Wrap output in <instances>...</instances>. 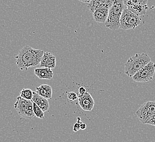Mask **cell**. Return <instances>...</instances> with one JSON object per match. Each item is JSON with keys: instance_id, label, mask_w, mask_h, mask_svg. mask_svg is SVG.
Instances as JSON below:
<instances>
[{"instance_id": "6da1fadb", "label": "cell", "mask_w": 155, "mask_h": 142, "mask_svg": "<svg viewBox=\"0 0 155 142\" xmlns=\"http://www.w3.org/2000/svg\"><path fill=\"white\" fill-rule=\"evenodd\" d=\"M44 53V51L41 49L25 46L15 57L17 67L21 71H28L29 68L38 66L40 63Z\"/></svg>"}, {"instance_id": "7a4b0ae2", "label": "cell", "mask_w": 155, "mask_h": 142, "mask_svg": "<svg viewBox=\"0 0 155 142\" xmlns=\"http://www.w3.org/2000/svg\"><path fill=\"white\" fill-rule=\"evenodd\" d=\"M150 61L151 58L147 54H136L130 57L125 63L124 73L129 77H132Z\"/></svg>"}, {"instance_id": "3957f363", "label": "cell", "mask_w": 155, "mask_h": 142, "mask_svg": "<svg viewBox=\"0 0 155 142\" xmlns=\"http://www.w3.org/2000/svg\"><path fill=\"white\" fill-rule=\"evenodd\" d=\"M123 0H114L113 4L109 9L105 26L110 30L115 31L120 28V19L124 9Z\"/></svg>"}, {"instance_id": "277c9868", "label": "cell", "mask_w": 155, "mask_h": 142, "mask_svg": "<svg viewBox=\"0 0 155 142\" xmlns=\"http://www.w3.org/2000/svg\"><path fill=\"white\" fill-rule=\"evenodd\" d=\"M141 21L139 16L127 8H124L120 19V28L123 30L134 29Z\"/></svg>"}, {"instance_id": "5b68a950", "label": "cell", "mask_w": 155, "mask_h": 142, "mask_svg": "<svg viewBox=\"0 0 155 142\" xmlns=\"http://www.w3.org/2000/svg\"><path fill=\"white\" fill-rule=\"evenodd\" d=\"M14 107L18 114L24 118L30 120L35 116L33 111V102L31 100H26L19 96L17 98Z\"/></svg>"}, {"instance_id": "8992f818", "label": "cell", "mask_w": 155, "mask_h": 142, "mask_svg": "<svg viewBox=\"0 0 155 142\" xmlns=\"http://www.w3.org/2000/svg\"><path fill=\"white\" fill-rule=\"evenodd\" d=\"M155 73V63L150 61L132 77L133 79L138 83H146L153 79Z\"/></svg>"}, {"instance_id": "52a82bcc", "label": "cell", "mask_w": 155, "mask_h": 142, "mask_svg": "<svg viewBox=\"0 0 155 142\" xmlns=\"http://www.w3.org/2000/svg\"><path fill=\"white\" fill-rule=\"evenodd\" d=\"M136 114L141 123L147 124L155 115V101H147L144 103L137 111Z\"/></svg>"}, {"instance_id": "ba28073f", "label": "cell", "mask_w": 155, "mask_h": 142, "mask_svg": "<svg viewBox=\"0 0 155 142\" xmlns=\"http://www.w3.org/2000/svg\"><path fill=\"white\" fill-rule=\"evenodd\" d=\"M149 0H123V3L127 9L138 16L145 15L148 9Z\"/></svg>"}, {"instance_id": "9c48e42d", "label": "cell", "mask_w": 155, "mask_h": 142, "mask_svg": "<svg viewBox=\"0 0 155 142\" xmlns=\"http://www.w3.org/2000/svg\"><path fill=\"white\" fill-rule=\"evenodd\" d=\"M78 102L82 110L90 112L95 106V101L89 92H87L84 95H78Z\"/></svg>"}, {"instance_id": "30bf717a", "label": "cell", "mask_w": 155, "mask_h": 142, "mask_svg": "<svg viewBox=\"0 0 155 142\" xmlns=\"http://www.w3.org/2000/svg\"><path fill=\"white\" fill-rule=\"evenodd\" d=\"M56 65V57L49 52H44L40 63V67L53 69Z\"/></svg>"}, {"instance_id": "8fae6325", "label": "cell", "mask_w": 155, "mask_h": 142, "mask_svg": "<svg viewBox=\"0 0 155 142\" xmlns=\"http://www.w3.org/2000/svg\"><path fill=\"white\" fill-rule=\"evenodd\" d=\"M109 8L105 7H100L96 9L93 13V18L97 23H104L107 20L108 15Z\"/></svg>"}, {"instance_id": "7c38bea8", "label": "cell", "mask_w": 155, "mask_h": 142, "mask_svg": "<svg viewBox=\"0 0 155 142\" xmlns=\"http://www.w3.org/2000/svg\"><path fill=\"white\" fill-rule=\"evenodd\" d=\"M31 101L35 103L44 112H46L48 110L50 104L48 99L38 95L36 92H33V96Z\"/></svg>"}, {"instance_id": "4fadbf2b", "label": "cell", "mask_w": 155, "mask_h": 142, "mask_svg": "<svg viewBox=\"0 0 155 142\" xmlns=\"http://www.w3.org/2000/svg\"><path fill=\"white\" fill-rule=\"evenodd\" d=\"M34 73L36 77L40 79L51 80L54 77V72L51 69L45 67L37 68L34 70Z\"/></svg>"}, {"instance_id": "5bb4252c", "label": "cell", "mask_w": 155, "mask_h": 142, "mask_svg": "<svg viewBox=\"0 0 155 142\" xmlns=\"http://www.w3.org/2000/svg\"><path fill=\"white\" fill-rule=\"evenodd\" d=\"M36 93L46 99H51L52 96V89L48 84H42L36 88Z\"/></svg>"}, {"instance_id": "9a60e30c", "label": "cell", "mask_w": 155, "mask_h": 142, "mask_svg": "<svg viewBox=\"0 0 155 142\" xmlns=\"http://www.w3.org/2000/svg\"><path fill=\"white\" fill-rule=\"evenodd\" d=\"M33 91L30 89H23L20 92V96L28 100H31L33 96Z\"/></svg>"}, {"instance_id": "2e32d148", "label": "cell", "mask_w": 155, "mask_h": 142, "mask_svg": "<svg viewBox=\"0 0 155 142\" xmlns=\"http://www.w3.org/2000/svg\"><path fill=\"white\" fill-rule=\"evenodd\" d=\"M33 111H34V113L35 116H36L37 118L40 119H42L44 118V112L34 102H33Z\"/></svg>"}, {"instance_id": "e0dca14e", "label": "cell", "mask_w": 155, "mask_h": 142, "mask_svg": "<svg viewBox=\"0 0 155 142\" xmlns=\"http://www.w3.org/2000/svg\"><path fill=\"white\" fill-rule=\"evenodd\" d=\"M67 97L70 101H75L78 99V95L74 92H69L67 95Z\"/></svg>"}, {"instance_id": "ac0fdd59", "label": "cell", "mask_w": 155, "mask_h": 142, "mask_svg": "<svg viewBox=\"0 0 155 142\" xmlns=\"http://www.w3.org/2000/svg\"><path fill=\"white\" fill-rule=\"evenodd\" d=\"M81 130V123L76 122L73 126V131L74 132H77L79 130Z\"/></svg>"}, {"instance_id": "d6986e66", "label": "cell", "mask_w": 155, "mask_h": 142, "mask_svg": "<svg viewBox=\"0 0 155 142\" xmlns=\"http://www.w3.org/2000/svg\"><path fill=\"white\" fill-rule=\"evenodd\" d=\"M86 93H87V90H86V89H85L84 87L81 86V87L79 88V95H84Z\"/></svg>"}, {"instance_id": "ffe728a7", "label": "cell", "mask_w": 155, "mask_h": 142, "mask_svg": "<svg viewBox=\"0 0 155 142\" xmlns=\"http://www.w3.org/2000/svg\"><path fill=\"white\" fill-rule=\"evenodd\" d=\"M147 124L155 126V115L150 120L149 122H147Z\"/></svg>"}, {"instance_id": "44dd1931", "label": "cell", "mask_w": 155, "mask_h": 142, "mask_svg": "<svg viewBox=\"0 0 155 142\" xmlns=\"http://www.w3.org/2000/svg\"><path fill=\"white\" fill-rule=\"evenodd\" d=\"M87 125L86 124L83 123V122H81V130H84L87 128Z\"/></svg>"}, {"instance_id": "7402d4cb", "label": "cell", "mask_w": 155, "mask_h": 142, "mask_svg": "<svg viewBox=\"0 0 155 142\" xmlns=\"http://www.w3.org/2000/svg\"><path fill=\"white\" fill-rule=\"evenodd\" d=\"M79 1H80L81 2H83V3H89L91 1V0H78Z\"/></svg>"}, {"instance_id": "603a6c76", "label": "cell", "mask_w": 155, "mask_h": 142, "mask_svg": "<svg viewBox=\"0 0 155 142\" xmlns=\"http://www.w3.org/2000/svg\"><path fill=\"white\" fill-rule=\"evenodd\" d=\"M77 122L78 123H81V119L80 117H78L77 118Z\"/></svg>"}]
</instances>
